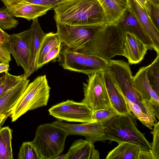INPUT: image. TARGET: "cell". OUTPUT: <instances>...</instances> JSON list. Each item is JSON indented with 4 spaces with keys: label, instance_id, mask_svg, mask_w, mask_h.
<instances>
[{
    "label": "cell",
    "instance_id": "cell-32",
    "mask_svg": "<svg viewBox=\"0 0 159 159\" xmlns=\"http://www.w3.org/2000/svg\"><path fill=\"white\" fill-rule=\"evenodd\" d=\"M154 129L151 133L153 135L151 150L156 159H159V122L155 123Z\"/></svg>",
    "mask_w": 159,
    "mask_h": 159
},
{
    "label": "cell",
    "instance_id": "cell-44",
    "mask_svg": "<svg viewBox=\"0 0 159 159\" xmlns=\"http://www.w3.org/2000/svg\"></svg>",
    "mask_w": 159,
    "mask_h": 159
},
{
    "label": "cell",
    "instance_id": "cell-21",
    "mask_svg": "<svg viewBox=\"0 0 159 159\" xmlns=\"http://www.w3.org/2000/svg\"><path fill=\"white\" fill-rule=\"evenodd\" d=\"M140 148L138 145L122 142L109 152L107 159H138Z\"/></svg>",
    "mask_w": 159,
    "mask_h": 159
},
{
    "label": "cell",
    "instance_id": "cell-15",
    "mask_svg": "<svg viewBox=\"0 0 159 159\" xmlns=\"http://www.w3.org/2000/svg\"><path fill=\"white\" fill-rule=\"evenodd\" d=\"M147 68L148 66L140 68L133 76L134 87L142 101L150 100L152 104L159 106V96L150 83L147 74Z\"/></svg>",
    "mask_w": 159,
    "mask_h": 159
},
{
    "label": "cell",
    "instance_id": "cell-22",
    "mask_svg": "<svg viewBox=\"0 0 159 159\" xmlns=\"http://www.w3.org/2000/svg\"><path fill=\"white\" fill-rule=\"evenodd\" d=\"M32 29L34 39V54L32 62L29 70L26 75L23 77L28 79L34 72L37 70L36 69V60L37 55L42 41L46 34L42 30L38 18L33 20L30 26Z\"/></svg>",
    "mask_w": 159,
    "mask_h": 159
},
{
    "label": "cell",
    "instance_id": "cell-24",
    "mask_svg": "<svg viewBox=\"0 0 159 159\" xmlns=\"http://www.w3.org/2000/svg\"><path fill=\"white\" fill-rule=\"evenodd\" d=\"M11 130L8 126L0 129V159H13Z\"/></svg>",
    "mask_w": 159,
    "mask_h": 159
},
{
    "label": "cell",
    "instance_id": "cell-41",
    "mask_svg": "<svg viewBox=\"0 0 159 159\" xmlns=\"http://www.w3.org/2000/svg\"><path fill=\"white\" fill-rule=\"evenodd\" d=\"M5 79V74H3L2 76H0V86L3 82Z\"/></svg>",
    "mask_w": 159,
    "mask_h": 159
},
{
    "label": "cell",
    "instance_id": "cell-37",
    "mask_svg": "<svg viewBox=\"0 0 159 159\" xmlns=\"http://www.w3.org/2000/svg\"><path fill=\"white\" fill-rule=\"evenodd\" d=\"M9 64L1 62L0 63V73L8 71L9 70Z\"/></svg>",
    "mask_w": 159,
    "mask_h": 159
},
{
    "label": "cell",
    "instance_id": "cell-38",
    "mask_svg": "<svg viewBox=\"0 0 159 159\" xmlns=\"http://www.w3.org/2000/svg\"><path fill=\"white\" fill-rule=\"evenodd\" d=\"M8 116L6 115L0 116V129Z\"/></svg>",
    "mask_w": 159,
    "mask_h": 159
},
{
    "label": "cell",
    "instance_id": "cell-18",
    "mask_svg": "<svg viewBox=\"0 0 159 159\" xmlns=\"http://www.w3.org/2000/svg\"><path fill=\"white\" fill-rule=\"evenodd\" d=\"M66 154V159H99V153L93 143L80 139L74 141Z\"/></svg>",
    "mask_w": 159,
    "mask_h": 159
},
{
    "label": "cell",
    "instance_id": "cell-39",
    "mask_svg": "<svg viewBox=\"0 0 159 159\" xmlns=\"http://www.w3.org/2000/svg\"><path fill=\"white\" fill-rule=\"evenodd\" d=\"M139 4L143 8H146V5L149 1V0H136Z\"/></svg>",
    "mask_w": 159,
    "mask_h": 159
},
{
    "label": "cell",
    "instance_id": "cell-43",
    "mask_svg": "<svg viewBox=\"0 0 159 159\" xmlns=\"http://www.w3.org/2000/svg\"><path fill=\"white\" fill-rule=\"evenodd\" d=\"M4 4L5 3L6 0H0Z\"/></svg>",
    "mask_w": 159,
    "mask_h": 159
},
{
    "label": "cell",
    "instance_id": "cell-17",
    "mask_svg": "<svg viewBox=\"0 0 159 159\" xmlns=\"http://www.w3.org/2000/svg\"><path fill=\"white\" fill-rule=\"evenodd\" d=\"M102 72L111 107L119 115L133 116L121 92L116 86L107 71L105 70Z\"/></svg>",
    "mask_w": 159,
    "mask_h": 159
},
{
    "label": "cell",
    "instance_id": "cell-35",
    "mask_svg": "<svg viewBox=\"0 0 159 159\" xmlns=\"http://www.w3.org/2000/svg\"><path fill=\"white\" fill-rule=\"evenodd\" d=\"M138 159H156L153 154L151 149H140L139 152Z\"/></svg>",
    "mask_w": 159,
    "mask_h": 159
},
{
    "label": "cell",
    "instance_id": "cell-23",
    "mask_svg": "<svg viewBox=\"0 0 159 159\" xmlns=\"http://www.w3.org/2000/svg\"><path fill=\"white\" fill-rule=\"evenodd\" d=\"M61 43L56 33L50 32L46 34L40 46L36 60L37 70L41 68V64L46 54L51 49L61 45Z\"/></svg>",
    "mask_w": 159,
    "mask_h": 159
},
{
    "label": "cell",
    "instance_id": "cell-34",
    "mask_svg": "<svg viewBox=\"0 0 159 159\" xmlns=\"http://www.w3.org/2000/svg\"><path fill=\"white\" fill-rule=\"evenodd\" d=\"M11 60V54L4 44H0V62L9 64Z\"/></svg>",
    "mask_w": 159,
    "mask_h": 159
},
{
    "label": "cell",
    "instance_id": "cell-7",
    "mask_svg": "<svg viewBox=\"0 0 159 159\" xmlns=\"http://www.w3.org/2000/svg\"><path fill=\"white\" fill-rule=\"evenodd\" d=\"M57 58L64 69L87 75L106 70L108 66V62L99 57L79 53L65 45H61Z\"/></svg>",
    "mask_w": 159,
    "mask_h": 159
},
{
    "label": "cell",
    "instance_id": "cell-31",
    "mask_svg": "<svg viewBox=\"0 0 159 159\" xmlns=\"http://www.w3.org/2000/svg\"><path fill=\"white\" fill-rule=\"evenodd\" d=\"M145 7L152 21L159 30V5L152 3L149 1Z\"/></svg>",
    "mask_w": 159,
    "mask_h": 159
},
{
    "label": "cell",
    "instance_id": "cell-36",
    "mask_svg": "<svg viewBox=\"0 0 159 159\" xmlns=\"http://www.w3.org/2000/svg\"><path fill=\"white\" fill-rule=\"evenodd\" d=\"M9 39V35L0 28V44H5L8 42Z\"/></svg>",
    "mask_w": 159,
    "mask_h": 159
},
{
    "label": "cell",
    "instance_id": "cell-9",
    "mask_svg": "<svg viewBox=\"0 0 159 159\" xmlns=\"http://www.w3.org/2000/svg\"><path fill=\"white\" fill-rule=\"evenodd\" d=\"M83 84L84 98L81 102L93 112L111 107L102 71L88 75Z\"/></svg>",
    "mask_w": 159,
    "mask_h": 159
},
{
    "label": "cell",
    "instance_id": "cell-12",
    "mask_svg": "<svg viewBox=\"0 0 159 159\" xmlns=\"http://www.w3.org/2000/svg\"><path fill=\"white\" fill-rule=\"evenodd\" d=\"M116 25L124 34H129L141 42L147 48L155 50L151 38L134 16L128 10Z\"/></svg>",
    "mask_w": 159,
    "mask_h": 159
},
{
    "label": "cell",
    "instance_id": "cell-25",
    "mask_svg": "<svg viewBox=\"0 0 159 159\" xmlns=\"http://www.w3.org/2000/svg\"><path fill=\"white\" fill-rule=\"evenodd\" d=\"M122 94L130 111L132 113L134 117L139 120L147 127L150 129H152L153 127L154 126L155 124V122L153 120L143 112L139 106L130 101L126 98Z\"/></svg>",
    "mask_w": 159,
    "mask_h": 159
},
{
    "label": "cell",
    "instance_id": "cell-33",
    "mask_svg": "<svg viewBox=\"0 0 159 159\" xmlns=\"http://www.w3.org/2000/svg\"><path fill=\"white\" fill-rule=\"evenodd\" d=\"M62 44V43H61ZM61 44L51 49L46 54L41 64V67L52 60L57 58L61 49Z\"/></svg>",
    "mask_w": 159,
    "mask_h": 159
},
{
    "label": "cell",
    "instance_id": "cell-5",
    "mask_svg": "<svg viewBox=\"0 0 159 159\" xmlns=\"http://www.w3.org/2000/svg\"><path fill=\"white\" fill-rule=\"evenodd\" d=\"M107 140L118 144L127 142L139 146L141 149H151V144L136 126L133 116L118 115L104 127Z\"/></svg>",
    "mask_w": 159,
    "mask_h": 159
},
{
    "label": "cell",
    "instance_id": "cell-30",
    "mask_svg": "<svg viewBox=\"0 0 159 159\" xmlns=\"http://www.w3.org/2000/svg\"><path fill=\"white\" fill-rule=\"evenodd\" d=\"M5 79L0 86V96L16 84L23 77V74L16 76L5 72Z\"/></svg>",
    "mask_w": 159,
    "mask_h": 159
},
{
    "label": "cell",
    "instance_id": "cell-3",
    "mask_svg": "<svg viewBox=\"0 0 159 159\" xmlns=\"http://www.w3.org/2000/svg\"><path fill=\"white\" fill-rule=\"evenodd\" d=\"M125 37L116 25L104 24L93 36L89 55L99 57L108 62L116 56H123Z\"/></svg>",
    "mask_w": 159,
    "mask_h": 159
},
{
    "label": "cell",
    "instance_id": "cell-27",
    "mask_svg": "<svg viewBox=\"0 0 159 159\" xmlns=\"http://www.w3.org/2000/svg\"><path fill=\"white\" fill-rule=\"evenodd\" d=\"M118 115V112L111 107L93 112L92 118L96 123L104 127L110 120Z\"/></svg>",
    "mask_w": 159,
    "mask_h": 159
},
{
    "label": "cell",
    "instance_id": "cell-2",
    "mask_svg": "<svg viewBox=\"0 0 159 159\" xmlns=\"http://www.w3.org/2000/svg\"><path fill=\"white\" fill-rule=\"evenodd\" d=\"M111 78L115 85L130 101L137 104L145 113L155 123L157 111L150 100H141L133 84V76L129 64L124 60L111 59L106 69Z\"/></svg>",
    "mask_w": 159,
    "mask_h": 159
},
{
    "label": "cell",
    "instance_id": "cell-16",
    "mask_svg": "<svg viewBox=\"0 0 159 159\" xmlns=\"http://www.w3.org/2000/svg\"><path fill=\"white\" fill-rule=\"evenodd\" d=\"M5 6L13 17L24 18L29 21L46 14L52 8L51 7L20 2L7 4Z\"/></svg>",
    "mask_w": 159,
    "mask_h": 159
},
{
    "label": "cell",
    "instance_id": "cell-40",
    "mask_svg": "<svg viewBox=\"0 0 159 159\" xmlns=\"http://www.w3.org/2000/svg\"><path fill=\"white\" fill-rule=\"evenodd\" d=\"M54 159H66V154L59 155Z\"/></svg>",
    "mask_w": 159,
    "mask_h": 159
},
{
    "label": "cell",
    "instance_id": "cell-4",
    "mask_svg": "<svg viewBox=\"0 0 159 159\" xmlns=\"http://www.w3.org/2000/svg\"><path fill=\"white\" fill-rule=\"evenodd\" d=\"M68 130L55 124L47 123L39 125L31 142L41 159H53L63 151Z\"/></svg>",
    "mask_w": 159,
    "mask_h": 159
},
{
    "label": "cell",
    "instance_id": "cell-26",
    "mask_svg": "<svg viewBox=\"0 0 159 159\" xmlns=\"http://www.w3.org/2000/svg\"><path fill=\"white\" fill-rule=\"evenodd\" d=\"M147 74L152 89L159 94V54L152 63L148 66Z\"/></svg>",
    "mask_w": 159,
    "mask_h": 159
},
{
    "label": "cell",
    "instance_id": "cell-28",
    "mask_svg": "<svg viewBox=\"0 0 159 159\" xmlns=\"http://www.w3.org/2000/svg\"><path fill=\"white\" fill-rule=\"evenodd\" d=\"M19 159H41L37 149L31 142H25L20 148Z\"/></svg>",
    "mask_w": 159,
    "mask_h": 159
},
{
    "label": "cell",
    "instance_id": "cell-29",
    "mask_svg": "<svg viewBox=\"0 0 159 159\" xmlns=\"http://www.w3.org/2000/svg\"><path fill=\"white\" fill-rule=\"evenodd\" d=\"M18 23V21L10 14L6 6L0 9V28L10 30L15 28Z\"/></svg>",
    "mask_w": 159,
    "mask_h": 159
},
{
    "label": "cell",
    "instance_id": "cell-6",
    "mask_svg": "<svg viewBox=\"0 0 159 159\" xmlns=\"http://www.w3.org/2000/svg\"><path fill=\"white\" fill-rule=\"evenodd\" d=\"M50 89L45 75L38 76L29 83L11 112L10 116L12 121H16L28 111L47 106Z\"/></svg>",
    "mask_w": 159,
    "mask_h": 159
},
{
    "label": "cell",
    "instance_id": "cell-14",
    "mask_svg": "<svg viewBox=\"0 0 159 159\" xmlns=\"http://www.w3.org/2000/svg\"><path fill=\"white\" fill-rule=\"evenodd\" d=\"M29 81L28 79L23 77L16 84L0 96V116H11Z\"/></svg>",
    "mask_w": 159,
    "mask_h": 159
},
{
    "label": "cell",
    "instance_id": "cell-10",
    "mask_svg": "<svg viewBox=\"0 0 159 159\" xmlns=\"http://www.w3.org/2000/svg\"><path fill=\"white\" fill-rule=\"evenodd\" d=\"M49 115L60 121L81 123H95L93 111L85 104L68 99L50 108Z\"/></svg>",
    "mask_w": 159,
    "mask_h": 159
},
{
    "label": "cell",
    "instance_id": "cell-19",
    "mask_svg": "<svg viewBox=\"0 0 159 159\" xmlns=\"http://www.w3.org/2000/svg\"><path fill=\"white\" fill-rule=\"evenodd\" d=\"M97 0L104 13L105 24L116 25L128 9V0Z\"/></svg>",
    "mask_w": 159,
    "mask_h": 159
},
{
    "label": "cell",
    "instance_id": "cell-11",
    "mask_svg": "<svg viewBox=\"0 0 159 159\" xmlns=\"http://www.w3.org/2000/svg\"><path fill=\"white\" fill-rule=\"evenodd\" d=\"M52 123L68 130L69 135L83 136L93 143L107 140L104 127L95 122L73 124L57 120Z\"/></svg>",
    "mask_w": 159,
    "mask_h": 159
},
{
    "label": "cell",
    "instance_id": "cell-8",
    "mask_svg": "<svg viewBox=\"0 0 159 159\" xmlns=\"http://www.w3.org/2000/svg\"><path fill=\"white\" fill-rule=\"evenodd\" d=\"M33 33L31 27L25 31L9 35L8 42L4 44L15 60L18 66L24 71L23 76L28 72L34 54Z\"/></svg>",
    "mask_w": 159,
    "mask_h": 159
},
{
    "label": "cell",
    "instance_id": "cell-1",
    "mask_svg": "<svg viewBox=\"0 0 159 159\" xmlns=\"http://www.w3.org/2000/svg\"><path fill=\"white\" fill-rule=\"evenodd\" d=\"M56 22L70 25H102L105 18L97 0H68L54 8Z\"/></svg>",
    "mask_w": 159,
    "mask_h": 159
},
{
    "label": "cell",
    "instance_id": "cell-42",
    "mask_svg": "<svg viewBox=\"0 0 159 159\" xmlns=\"http://www.w3.org/2000/svg\"><path fill=\"white\" fill-rule=\"evenodd\" d=\"M149 1L152 3L159 5V0H149Z\"/></svg>",
    "mask_w": 159,
    "mask_h": 159
},
{
    "label": "cell",
    "instance_id": "cell-20",
    "mask_svg": "<svg viewBox=\"0 0 159 159\" xmlns=\"http://www.w3.org/2000/svg\"><path fill=\"white\" fill-rule=\"evenodd\" d=\"M148 48L140 41L132 35L125 34L123 56L130 64H138L144 59Z\"/></svg>",
    "mask_w": 159,
    "mask_h": 159
},
{
    "label": "cell",
    "instance_id": "cell-13",
    "mask_svg": "<svg viewBox=\"0 0 159 159\" xmlns=\"http://www.w3.org/2000/svg\"><path fill=\"white\" fill-rule=\"evenodd\" d=\"M128 10L142 25L152 40L154 50L159 54V30L155 26L146 8H143L136 0H128Z\"/></svg>",
    "mask_w": 159,
    "mask_h": 159
}]
</instances>
